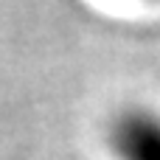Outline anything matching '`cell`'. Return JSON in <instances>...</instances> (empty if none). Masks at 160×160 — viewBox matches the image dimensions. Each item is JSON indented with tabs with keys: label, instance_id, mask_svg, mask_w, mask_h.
Here are the masks:
<instances>
[{
	"label": "cell",
	"instance_id": "cell-1",
	"mask_svg": "<svg viewBox=\"0 0 160 160\" xmlns=\"http://www.w3.org/2000/svg\"><path fill=\"white\" fill-rule=\"evenodd\" d=\"M104 143L112 160H160V110L127 104L110 115Z\"/></svg>",
	"mask_w": 160,
	"mask_h": 160
}]
</instances>
